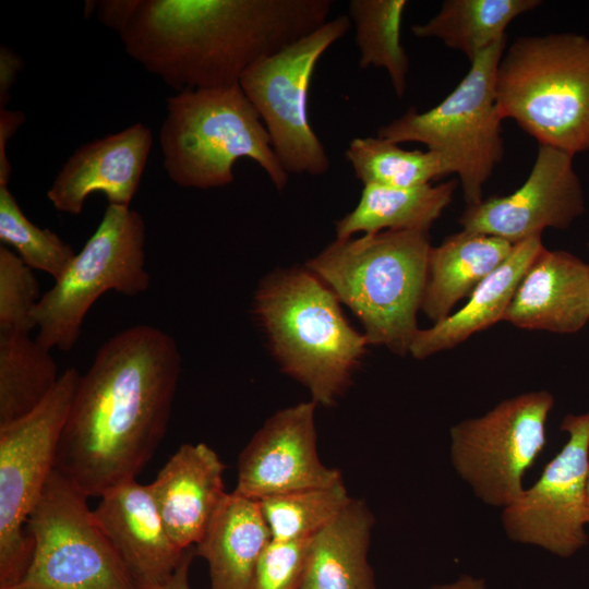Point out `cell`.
<instances>
[{"label":"cell","instance_id":"6da1fadb","mask_svg":"<svg viewBox=\"0 0 589 589\" xmlns=\"http://www.w3.org/2000/svg\"><path fill=\"white\" fill-rule=\"evenodd\" d=\"M180 373L178 345L158 327L106 340L80 376L55 469L87 497L135 479L166 434Z\"/></svg>","mask_w":589,"mask_h":589},{"label":"cell","instance_id":"7a4b0ae2","mask_svg":"<svg viewBox=\"0 0 589 589\" xmlns=\"http://www.w3.org/2000/svg\"><path fill=\"white\" fill-rule=\"evenodd\" d=\"M332 0H137L127 53L177 93L239 84L254 62L329 19Z\"/></svg>","mask_w":589,"mask_h":589},{"label":"cell","instance_id":"3957f363","mask_svg":"<svg viewBox=\"0 0 589 589\" xmlns=\"http://www.w3.org/2000/svg\"><path fill=\"white\" fill-rule=\"evenodd\" d=\"M337 296L306 267L265 277L253 311L283 372L332 406L351 384L370 346L346 320Z\"/></svg>","mask_w":589,"mask_h":589},{"label":"cell","instance_id":"277c9868","mask_svg":"<svg viewBox=\"0 0 589 589\" xmlns=\"http://www.w3.org/2000/svg\"><path fill=\"white\" fill-rule=\"evenodd\" d=\"M429 231L336 239L305 267L358 317L370 345L409 354L419 330L431 249Z\"/></svg>","mask_w":589,"mask_h":589},{"label":"cell","instance_id":"5b68a950","mask_svg":"<svg viewBox=\"0 0 589 589\" xmlns=\"http://www.w3.org/2000/svg\"><path fill=\"white\" fill-rule=\"evenodd\" d=\"M501 118L573 156L589 151V38L572 32L517 37L500 60Z\"/></svg>","mask_w":589,"mask_h":589},{"label":"cell","instance_id":"8992f818","mask_svg":"<svg viewBox=\"0 0 589 589\" xmlns=\"http://www.w3.org/2000/svg\"><path fill=\"white\" fill-rule=\"evenodd\" d=\"M158 137L166 172L179 187H226L235 180L233 166L240 158L256 163L277 190L287 185L289 173L239 84L168 97Z\"/></svg>","mask_w":589,"mask_h":589},{"label":"cell","instance_id":"52a82bcc","mask_svg":"<svg viewBox=\"0 0 589 589\" xmlns=\"http://www.w3.org/2000/svg\"><path fill=\"white\" fill-rule=\"evenodd\" d=\"M507 37L478 55L458 85L435 107H411L381 125L377 136L418 142L440 154L458 177L466 206L483 199V185L504 156L495 76Z\"/></svg>","mask_w":589,"mask_h":589},{"label":"cell","instance_id":"ba28073f","mask_svg":"<svg viewBox=\"0 0 589 589\" xmlns=\"http://www.w3.org/2000/svg\"><path fill=\"white\" fill-rule=\"evenodd\" d=\"M146 225L127 206L108 205L96 230L75 254L64 274L35 309V339L48 350H71L84 318L105 292L135 297L151 285L146 268Z\"/></svg>","mask_w":589,"mask_h":589},{"label":"cell","instance_id":"9c48e42d","mask_svg":"<svg viewBox=\"0 0 589 589\" xmlns=\"http://www.w3.org/2000/svg\"><path fill=\"white\" fill-rule=\"evenodd\" d=\"M33 552L10 589H139L87 505V496L56 469L26 522Z\"/></svg>","mask_w":589,"mask_h":589},{"label":"cell","instance_id":"30bf717a","mask_svg":"<svg viewBox=\"0 0 589 589\" xmlns=\"http://www.w3.org/2000/svg\"><path fill=\"white\" fill-rule=\"evenodd\" d=\"M80 376L76 368L67 369L33 412L0 426V589L19 584L29 565L26 522L55 470Z\"/></svg>","mask_w":589,"mask_h":589},{"label":"cell","instance_id":"8fae6325","mask_svg":"<svg viewBox=\"0 0 589 589\" xmlns=\"http://www.w3.org/2000/svg\"><path fill=\"white\" fill-rule=\"evenodd\" d=\"M347 15L250 65L239 85L260 115L281 166L288 173L321 176L330 160L308 115V95L323 53L350 29Z\"/></svg>","mask_w":589,"mask_h":589},{"label":"cell","instance_id":"7c38bea8","mask_svg":"<svg viewBox=\"0 0 589 589\" xmlns=\"http://www.w3.org/2000/svg\"><path fill=\"white\" fill-rule=\"evenodd\" d=\"M553 406L550 392H527L450 426L452 466L483 504L503 509L524 492L525 474L546 444Z\"/></svg>","mask_w":589,"mask_h":589},{"label":"cell","instance_id":"4fadbf2b","mask_svg":"<svg viewBox=\"0 0 589 589\" xmlns=\"http://www.w3.org/2000/svg\"><path fill=\"white\" fill-rule=\"evenodd\" d=\"M560 429L567 434V441L539 479L503 508L501 521L509 540L569 558L589 541V410L567 413Z\"/></svg>","mask_w":589,"mask_h":589},{"label":"cell","instance_id":"5bb4252c","mask_svg":"<svg viewBox=\"0 0 589 589\" xmlns=\"http://www.w3.org/2000/svg\"><path fill=\"white\" fill-rule=\"evenodd\" d=\"M573 159L566 152L539 145L526 181L510 194L483 197L466 206L458 219L461 229L516 244L541 237L546 228H568L586 211Z\"/></svg>","mask_w":589,"mask_h":589},{"label":"cell","instance_id":"9a60e30c","mask_svg":"<svg viewBox=\"0 0 589 589\" xmlns=\"http://www.w3.org/2000/svg\"><path fill=\"white\" fill-rule=\"evenodd\" d=\"M312 399L269 417L242 449L233 492L256 501L341 481L339 470L322 464L316 448Z\"/></svg>","mask_w":589,"mask_h":589},{"label":"cell","instance_id":"2e32d148","mask_svg":"<svg viewBox=\"0 0 589 589\" xmlns=\"http://www.w3.org/2000/svg\"><path fill=\"white\" fill-rule=\"evenodd\" d=\"M153 144L151 129L135 123L77 147L58 171L47 197L62 213L79 215L101 192L110 205L129 207Z\"/></svg>","mask_w":589,"mask_h":589},{"label":"cell","instance_id":"e0dca14e","mask_svg":"<svg viewBox=\"0 0 589 589\" xmlns=\"http://www.w3.org/2000/svg\"><path fill=\"white\" fill-rule=\"evenodd\" d=\"M94 515L137 585L165 581L184 550L167 532L149 485L135 479L106 491Z\"/></svg>","mask_w":589,"mask_h":589},{"label":"cell","instance_id":"ac0fdd59","mask_svg":"<svg viewBox=\"0 0 589 589\" xmlns=\"http://www.w3.org/2000/svg\"><path fill=\"white\" fill-rule=\"evenodd\" d=\"M503 321L519 329L574 334L589 322V263L545 247L530 264Z\"/></svg>","mask_w":589,"mask_h":589},{"label":"cell","instance_id":"d6986e66","mask_svg":"<svg viewBox=\"0 0 589 589\" xmlns=\"http://www.w3.org/2000/svg\"><path fill=\"white\" fill-rule=\"evenodd\" d=\"M224 469L206 444H183L148 484L165 528L180 549L200 541L226 496Z\"/></svg>","mask_w":589,"mask_h":589},{"label":"cell","instance_id":"ffe728a7","mask_svg":"<svg viewBox=\"0 0 589 589\" xmlns=\"http://www.w3.org/2000/svg\"><path fill=\"white\" fill-rule=\"evenodd\" d=\"M543 248L541 237L514 244L509 256L476 287L459 310L429 328H419L409 354L414 359H425L453 349L503 321L519 283Z\"/></svg>","mask_w":589,"mask_h":589},{"label":"cell","instance_id":"44dd1931","mask_svg":"<svg viewBox=\"0 0 589 589\" xmlns=\"http://www.w3.org/2000/svg\"><path fill=\"white\" fill-rule=\"evenodd\" d=\"M271 541L260 502L232 492L221 501L194 551L208 564L211 589H249Z\"/></svg>","mask_w":589,"mask_h":589},{"label":"cell","instance_id":"7402d4cb","mask_svg":"<svg viewBox=\"0 0 589 589\" xmlns=\"http://www.w3.org/2000/svg\"><path fill=\"white\" fill-rule=\"evenodd\" d=\"M513 248L504 239L462 229L431 247L421 311L433 324L447 317L509 256Z\"/></svg>","mask_w":589,"mask_h":589},{"label":"cell","instance_id":"603a6c76","mask_svg":"<svg viewBox=\"0 0 589 589\" xmlns=\"http://www.w3.org/2000/svg\"><path fill=\"white\" fill-rule=\"evenodd\" d=\"M374 522L368 505L352 498L313 537L299 589H377L368 561Z\"/></svg>","mask_w":589,"mask_h":589},{"label":"cell","instance_id":"cb8c5ba5","mask_svg":"<svg viewBox=\"0 0 589 589\" xmlns=\"http://www.w3.org/2000/svg\"><path fill=\"white\" fill-rule=\"evenodd\" d=\"M458 183L453 179L413 188L364 184L357 206L335 223L336 239L359 232L429 231L450 204Z\"/></svg>","mask_w":589,"mask_h":589},{"label":"cell","instance_id":"d4e9b609","mask_svg":"<svg viewBox=\"0 0 589 589\" xmlns=\"http://www.w3.org/2000/svg\"><path fill=\"white\" fill-rule=\"evenodd\" d=\"M540 0H445L428 22L411 27L419 38H436L462 52L471 62L493 44L506 38V28Z\"/></svg>","mask_w":589,"mask_h":589},{"label":"cell","instance_id":"484cf974","mask_svg":"<svg viewBox=\"0 0 589 589\" xmlns=\"http://www.w3.org/2000/svg\"><path fill=\"white\" fill-rule=\"evenodd\" d=\"M59 378L50 350L29 333L0 329V426L33 412Z\"/></svg>","mask_w":589,"mask_h":589},{"label":"cell","instance_id":"4316f807","mask_svg":"<svg viewBox=\"0 0 589 589\" xmlns=\"http://www.w3.org/2000/svg\"><path fill=\"white\" fill-rule=\"evenodd\" d=\"M405 0H351L349 19L356 27L359 65L384 69L397 95L407 88L409 58L401 44Z\"/></svg>","mask_w":589,"mask_h":589},{"label":"cell","instance_id":"83f0119b","mask_svg":"<svg viewBox=\"0 0 589 589\" xmlns=\"http://www.w3.org/2000/svg\"><path fill=\"white\" fill-rule=\"evenodd\" d=\"M345 156L363 185L413 188L450 175L440 154L429 149H404L377 135L354 137Z\"/></svg>","mask_w":589,"mask_h":589},{"label":"cell","instance_id":"f1b7e54d","mask_svg":"<svg viewBox=\"0 0 589 589\" xmlns=\"http://www.w3.org/2000/svg\"><path fill=\"white\" fill-rule=\"evenodd\" d=\"M342 480L260 500L272 540L296 541L314 537L351 502Z\"/></svg>","mask_w":589,"mask_h":589},{"label":"cell","instance_id":"f546056e","mask_svg":"<svg viewBox=\"0 0 589 589\" xmlns=\"http://www.w3.org/2000/svg\"><path fill=\"white\" fill-rule=\"evenodd\" d=\"M0 240L13 247L27 266L55 280L64 274L76 254L57 233L29 221L8 187H0Z\"/></svg>","mask_w":589,"mask_h":589},{"label":"cell","instance_id":"4dcf8cb0","mask_svg":"<svg viewBox=\"0 0 589 589\" xmlns=\"http://www.w3.org/2000/svg\"><path fill=\"white\" fill-rule=\"evenodd\" d=\"M40 298L32 268L17 254L1 245L0 329L23 333L34 329V312Z\"/></svg>","mask_w":589,"mask_h":589},{"label":"cell","instance_id":"1f68e13d","mask_svg":"<svg viewBox=\"0 0 589 589\" xmlns=\"http://www.w3.org/2000/svg\"><path fill=\"white\" fill-rule=\"evenodd\" d=\"M312 539L272 540L256 564L249 589H299Z\"/></svg>","mask_w":589,"mask_h":589},{"label":"cell","instance_id":"d6a6232c","mask_svg":"<svg viewBox=\"0 0 589 589\" xmlns=\"http://www.w3.org/2000/svg\"><path fill=\"white\" fill-rule=\"evenodd\" d=\"M25 121V115L19 110L0 109V187H8L11 166L7 157V144L11 136Z\"/></svg>","mask_w":589,"mask_h":589},{"label":"cell","instance_id":"836d02e7","mask_svg":"<svg viewBox=\"0 0 589 589\" xmlns=\"http://www.w3.org/2000/svg\"><path fill=\"white\" fill-rule=\"evenodd\" d=\"M137 0L96 1L98 21L120 33L132 16Z\"/></svg>","mask_w":589,"mask_h":589},{"label":"cell","instance_id":"e575fe53","mask_svg":"<svg viewBox=\"0 0 589 589\" xmlns=\"http://www.w3.org/2000/svg\"><path fill=\"white\" fill-rule=\"evenodd\" d=\"M23 60L13 49L0 47V109L5 108L10 99V91L14 85Z\"/></svg>","mask_w":589,"mask_h":589},{"label":"cell","instance_id":"d590c367","mask_svg":"<svg viewBox=\"0 0 589 589\" xmlns=\"http://www.w3.org/2000/svg\"><path fill=\"white\" fill-rule=\"evenodd\" d=\"M194 555V546L185 549L179 565L170 577L155 585H137L139 589H191L189 570Z\"/></svg>","mask_w":589,"mask_h":589},{"label":"cell","instance_id":"8d00e7d4","mask_svg":"<svg viewBox=\"0 0 589 589\" xmlns=\"http://www.w3.org/2000/svg\"><path fill=\"white\" fill-rule=\"evenodd\" d=\"M429 589H490V587L481 577L462 574L453 581L434 584Z\"/></svg>","mask_w":589,"mask_h":589},{"label":"cell","instance_id":"74e56055","mask_svg":"<svg viewBox=\"0 0 589 589\" xmlns=\"http://www.w3.org/2000/svg\"><path fill=\"white\" fill-rule=\"evenodd\" d=\"M587 522L589 526V473H588V480H587Z\"/></svg>","mask_w":589,"mask_h":589},{"label":"cell","instance_id":"f35d334b","mask_svg":"<svg viewBox=\"0 0 589 589\" xmlns=\"http://www.w3.org/2000/svg\"><path fill=\"white\" fill-rule=\"evenodd\" d=\"M588 249H589V242H588Z\"/></svg>","mask_w":589,"mask_h":589}]
</instances>
